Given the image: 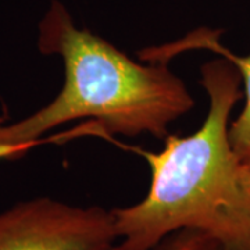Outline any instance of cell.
<instances>
[{
	"mask_svg": "<svg viewBox=\"0 0 250 250\" xmlns=\"http://www.w3.org/2000/svg\"><path fill=\"white\" fill-rule=\"evenodd\" d=\"M111 210L52 197L20 202L0 213V250H116Z\"/></svg>",
	"mask_w": 250,
	"mask_h": 250,
	"instance_id": "obj_3",
	"label": "cell"
},
{
	"mask_svg": "<svg viewBox=\"0 0 250 250\" xmlns=\"http://www.w3.org/2000/svg\"><path fill=\"white\" fill-rule=\"evenodd\" d=\"M150 250H224L223 246L206 232L197 229H179L161 239Z\"/></svg>",
	"mask_w": 250,
	"mask_h": 250,
	"instance_id": "obj_5",
	"label": "cell"
},
{
	"mask_svg": "<svg viewBox=\"0 0 250 250\" xmlns=\"http://www.w3.org/2000/svg\"><path fill=\"white\" fill-rule=\"evenodd\" d=\"M220 34H223V31L199 28L179 41L166 43L160 47L143 49L139 52V59L149 62H167L181 52L190 49H206L232 62L241 74L245 104L241 113L229 125V139L238 159L242 163H248L250 161V54L238 56L232 53L220 42Z\"/></svg>",
	"mask_w": 250,
	"mask_h": 250,
	"instance_id": "obj_4",
	"label": "cell"
},
{
	"mask_svg": "<svg viewBox=\"0 0 250 250\" xmlns=\"http://www.w3.org/2000/svg\"><path fill=\"white\" fill-rule=\"evenodd\" d=\"M242 179L246 184V187L250 189V161L242 164Z\"/></svg>",
	"mask_w": 250,
	"mask_h": 250,
	"instance_id": "obj_6",
	"label": "cell"
},
{
	"mask_svg": "<svg viewBox=\"0 0 250 250\" xmlns=\"http://www.w3.org/2000/svg\"><path fill=\"white\" fill-rule=\"evenodd\" d=\"M238 68L225 57L200 67L208 98L203 124L188 136L168 135L161 152H141L150 188L141 202L113 208L116 250H150L179 229L210 235L224 250H250V189L229 139V120L243 98Z\"/></svg>",
	"mask_w": 250,
	"mask_h": 250,
	"instance_id": "obj_1",
	"label": "cell"
},
{
	"mask_svg": "<svg viewBox=\"0 0 250 250\" xmlns=\"http://www.w3.org/2000/svg\"><path fill=\"white\" fill-rule=\"evenodd\" d=\"M38 49L62 60V88L34 114L0 125V159L24 156L49 131L81 118H93L98 134L107 138L150 135L164 141L168 126L195 107L185 82L167 62H135L104 38L77 27L59 0L39 21Z\"/></svg>",
	"mask_w": 250,
	"mask_h": 250,
	"instance_id": "obj_2",
	"label": "cell"
},
{
	"mask_svg": "<svg viewBox=\"0 0 250 250\" xmlns=\"http://www.w3.org/2000/svg\"><path fill=\"white\" fill-rule=\"evenodd\" d=\"M6 120H7V117L6 116H0V125H3L6 123Z\"/></svg>",
	"mask_w": 250,
	"mask_h": 250,
	"instance_id": "obj_7",
	"label": "cell"
}]
</instances>
